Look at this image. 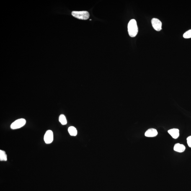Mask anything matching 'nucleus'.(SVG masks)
I'll return each mask as SVG.
<instances>
[{"label":"nucleus","mask_w":191,"mask_h":191,"mask_svg":"<svg viewBox=\"0 0 191 191\" xmlns=\"http://www.w3.org/2000/svg\"><path fill=\"white\" fill-rule=\"evenodd\" d=\"M59 122L63 125H66L67 124V121L66 117L63 114H61L59 118Z\"/></svg>","instance_id":"9b49d317"},{"label":"nucleus","mask_w":191,"mask_h":191,"mask_svg":"<svg viewBox=\"0 0 191 191\" xmlns=\"http://www.w3.org/2000/svg\"><path fill=\"white\" fill-rule=\"evenodd\" d=\"M187 142L189 147L191 148V136L188 137L187 138Z\"/></svg>","instance_id":"ddd939ff"},{"label":"nucleus","mask_w":191,"mask_h":191,"mask_svg":"<svg viewBox=\"0 0 191 191\" xmlns=\"http://www.w3.org/2000/svg\"><path fill=\"white\" fill-rule=\"evenodd\" d=\"M53 131L48 130L46 132L44 136V141L47 144L51 143L53 141Z\"/></svg>","instance_id":"20e7f679"},{"label":"nucleus","mask_w":191,"mask_h":191,"mask_svg":"<svg viewBox=\"0 0 191 191\" xmlns=\"http://www.w3.org/2000/svg\"><path fill=\"white\" fill-rule=\"evenodd\" d=\"M168 133L173 138L177 139L179 135V131L177 128L171 129L168 131Z\"/></svg>","instance_id":"0eeeda50"},{"label":"nucleus","mask_w":191,"mask_h":191,"mask_svg":"<svg viewBox=\"0 0 191 191\" xmlns=\"http://www.w3.org/2000/svg\"><path fill=\"white\" fill-rule=\"evenodd\" d=\"M183 37L184 38L188 39L191 38V29L187 31L184 33Z\"/></svg>","instance_id":"f8f14e48"},{"label":"nucleus","mask_w":191,"mask_h":191,"mask_svg":"<svg viewBox=\"0 0 191 191\" xmlns=\"http://www.w3.org/2000/svg\"><path fill=\"white\" fill-rule=\"evenodd\" d=\"M26 123L25 119L21 118L15 121L11 124L10 127L12 129H17L24 126Z\"/></svg>","instance_id":"7ed1b4c3"},{"label":"nucleus","mask_w":191,"mask_h":191,"mask_svg":"<svg viewBox=\"0 0 191 191\" xmlns=\"http://www.w3.org/2000/svg\"><path fill=\"white\" fill-rule=\"evenodd\" d=\"M7 160V156L6 152L2 150H0V161H6Z\"/></svg>","instance_id":"9d476101"},{"label":"nucleus","mask_w":191,"mask_h":191,"mask_svg":"<svg viewBox=\"0 0 191 191\" xmlns=\"http://www.w3.org/2000/svg\"><path fill=\"white\" fill-rule=\"evenodd\" d=\"M72 14L76 18L82 20H86L90 17L89 13L87 11H73Z\"/></svg>","instance_id":"f03ea898"},{"label":"nucleus","mask_w":191,"mask_h":191,"mask_svg":"<svg viewBox=\"0 0 191 191\" xmlns=\"http://www.w3.org/2000/svg\"><path fill=\"white\" fill-rule=\"evenodd\" d=\"M68 131L72 136H76L77 134V131L74 126H70L68 128Z\"/></svg>","instance_id":"1a4fd4ad"},{"label":"nucleus","mask_w":191,"mask_h":191,"mask_svg":"<svg viewBox=\"0 0 191 191\" xmlns=\"http://www.w3.org/2000/svg\"><path fill=\"white\" fill-rule=\"evenodd\" d=\"M158 134L157 131L156 129L153 128L149 129L145 133V136L148 137V138L156 137Z\"/></svg>","instance_id":"423d86ee"},{"label":"nucleus","mask_w":191,"mask_h":191,"mask_svg":"<svg viewBox=\"0 0 191 191\" xmlns=\"http://www.w3.org/2000/svg\"><path fill=\"white\" fill-rule=\"evenodd\" d=\"M174 151L179 153L183 152L185 149V147L184 145L180 143H176L174 147Z\"/></svg>","instance_id":"6e6552de"},{"label":"nucleus","mask_w":191,"mask_h":191,"mask_svg":"<svg viewBox=\"0 0 191 191\" xmlns=\"http://www.w3.org/2000/svg\"><path fill=\"white\" fill-rule=\"evenodd\" d=\"M151 24L153 28L156 31H159L162 29V22L156 18H153L151 19Z\"/></svg>","instance_id":"39448f33"},{"label":"nucleus","mask_w":191,"mask_h":191,"mask_svg":"<svg viewBox=\"0 0 191 191\" xmlns=\"http://www.w3.org/2000/svg\"><path fill=\"white\" fill-rule=\"evenodd\" d=\"M128 31L129 35L131 37L136 36L138 32V28L137 22L135 19H132L128 24Z\"/></svg>","instance_id":"f257e3e1"}]
</instances>
